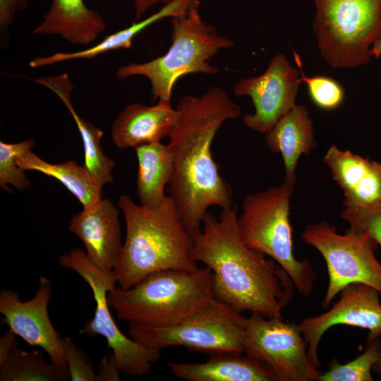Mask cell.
Returning <instances> with one entry per match:
<instances>
[{
  "instance_id": "30bf717a",
  "label": "cell",
  "mask_w": 381,
  "mask_h": 381,
  "mask_svg": "<svg viewBox=\"0 0 381 381\" xmlns=\"http://www.w3.org/2000/svg\"><path fill=\"white\" fill-rule=\"evenodd\" d=\"M59 264L76 272L90 287L96 303L94 318L86 322L81 331L87 335L104 337L119 364L121 373L131 376L148 374L161 357V351L147 347L125 336L110 313L108 292L116 286L114 271L104 270L94 265L86 253L73 248L59 257Z\"/></svg>"
},
{
  "instance_id": "9a60e30c",
  "label": "cell",
  "mask_w": 381,
  "mask_h": 381,
  "mask_svg": "<svg viewBox=\"0 0 381 381\" xmlns=\"http://www.w3.org/2000/svg\"><path fill=\"white\" fill-rule=\"evenodd\" d=\"M119 213L110 200L102 199L74 215L68 226L84 243L90 260L104 270H114L123 246Z\"/></svg>"
},
{
  "instance_id": "1f68e13d",
  "label": "cell",
  "mask_w": 381,
  "mask_h": 381,
  "mask_svg": "<svg viewBox=\"0 0 381 381\" xmlns=\"http://www.w3.org/2000/svg\"><path fill=\"white\" fill-rule=\"evenodd\" d=\"M26 0H0V25L6 29L12 23L18 11L26 6Z\"/></svg>"
},
{
  "instance_id": "4fadbf2b",
  "label": "cell",
  "mask_w": 381,
  "mask_h": 381,
  "mask_svg": "<svg viewBox=\"0 0 381 381\" xmlns=\"http://www.w3.org/2000/svg\"><path fill=\"white\" fill-rule=\"evenodd\" d=\"M339 301L327 311L303 319L298 326L308 346V354L319 368V343L326 331L344 325L368 330L367 343L381 337L380 294L364 284H351L340 293Z\"/></svg>"
},
{
  "instance_id": "277c9868",
  "label": "cell",
  "mask_w": 381,
  "mask_h": 381,
  "mask_svg": "<svg viewBox=\"0 0 381 381\" xmlns=\"http://www.w3.org/2000/svg\"><path fill=\"white\" fill-rule=\"evenodd\" d=\"M213 297V275L205 266L155 272L131 288L114 286L107 301L120 320L163 327L181 322Z\"/></svg>"
},
{
  "instance_id": "484cf974",
  "label": "cell",
  "mask_w": 381,
  "mask_h": 381,
  "mask_svg": "<svg viewBox=\"0 0 381 381\" xmlns=\"http://www.w3.org/2000/svg\"><path fill=\"white\" fill-rule=\"evenodd\" d=\"M380 340L366 343L364 351L353 360L341 364L334 359L318 381H372L373 368L379 359Z\"/></svg>"
},
{
  "instance_id": "83f0119b",
  "label": "cell",
  "mask_w": 381,
  "mask_h": 381,
  "mask_svg": "<svg viewBox=\"0 0 381 381\" xmlns=\"http://www.w3.org/2000/svg\"><path fill=\"white\" fill-rule=\"evenodd\" d=\"M294 58L299 67L301 82L306 84L313 102L323 109L330 110L339 106L344 95L340 84L327 76H306L302 69L300 56L296 52H294Z\"/></svg>"
},
{
  "instance_id": "603a6c76",
  "label": "cell",
  "mask_w": 381,
  "mask_h": 381,
  "mask_svg": "<svg viewBox=\"0 0 381 381\" xmlns=\"http://www.w3.org/2000/svg\"><path fill=\"white\" fill-rule=\"evenodd\" d=\"M138 159L137 194L141 205L153 207L167 197L174 171V157L169 144L145 143L134 147Z\"/></svg>"
},
{
  "instance_id": "52a82bcc",
  "label": "cell",
  "mask_w": 381,
  "mask_h": 381,
  "mask_svg": "<svg viewBox=\"0 0 381 381\" xmlns=\"http://www.w3.org/2000/svg\"><path fill=\"white\" fill-rule=\"evenodd\" d=\"M313 28L322 59L334 68L368 64L381 40V0H314Z\"/></svg>"
},
{
  "instance_id": "4316f807",
  "label": "cell",
  "mask_w": 381,
  "mask_h": 381,
  "mask_svg": "<svg viewBox=\"0 0 381 381\" xmlns=\"http://www.w3.org/2000/svg\"><path fill=\"white\" fill-rule=\"evenodd\" d=\"M35 141L32 138L17 143H6L0 141V186L6 191H11L9 185L18 190H24L31 187L32 183L17 162L18 157L27 150H31Z\"/></svg>"
},
{
  "instance_id": "5b68a950",
  "label": "cell",
  "mask_w": 381,
  "mask_h": 381,
  "mask_svg": "<svg viewBox=\"0 0 381 381\" xmlns=\"http://www.w3.org/2000/svg\"><path fill=\"white\" fill-rule=\"evenodd\" d=\"M199 6L198 0H193L185 13L172 18L171 44L164 55L142 64L121 66L116 77L119 80L145 77L151 85L153 100L171 101L174 85L181 77L189 73H217L219 70L209 61L234 43L202 19Z\"/></svg>"
},
{
  "instance_id": "5bb4252c",
  "label": "cell",
  "mask_w": 381,
  "mask_h": 381,
  "mask_svg": "<svg viewBox=\"0 0 381 381\" xmlns=\"http://www.w3.org/2000/svg\"><path fill=\"white\" fill-rule=\"evenodd\" d=\"M49 279L40 277L35 296L21 301L16 291L0 292V313L3 322L30 346H39L49 356L52 363L67 367L61 345V337L53 326L48 313L52 296Z\"/></svg>"
},
{
  "instance_id": "3957f363",
  "label": "cell",
  "mask_w": 381,
  "mask_h": 381,
  "mask_svg": "<svg viewBox=\"0 0 381 381\" xmlns=\"http://www.w3.org/2000/svg\"><path fill=\"white\" fill-rule=\"evenodd\" d=\"M118 206L126 222L125 240L113 270L119 287L131 288L163 270L198 268L190 257L193 238L169 195L159 205L147 207L123 195Z\"/></svg>"
},
{
  "instance_id": "e575fe53",
  "label": "cell",
  "mask_w": 381,
  "mask_h": 381,
  "mask_svg": "<svg viewBox=\"0 0 381 381\" xmlns=\"http://www.w3.org/2000/svg\"><path fill=\"white\" fill-rule=\"evenodd\" d=\"M373 372L377 375H381V341L379 346V359L374 365Z\"/></svg>"
},
{
  "instance_id": "ac0fdd59",
  "label": "cell",
  "mask_w": 381,
  "mask_h": 381,
  "mask_svg": "<svg viewBox=\"0 0 381 381\" xmlns=\"http://www.w3.org/2000/svg\"><path fill=\"white\" fill-rule=\"evenodd\" d=\"M107 29L103 17L84 0H52L34 35H59L73 45L87 46Z\"/></svg>"
},
{
  "instance_id": "836d02e7",
  "label": "cell",
  "mask_w": 381,
  "mask_h": 381,
  "mask_svg": "<svg viewBox=\"0 0 381 381\" xmlns=\"http://www.w3.org/2000/svg\"><path fill=\"white\" fill-rule=\"evenodd\" d=\"M173 1L174 0H131L133 4L135 16L137 19H139L153 6L159 3L167 4Z\"/></svg>"
},
{
  "instance_id": "7a4b0ae2",
  "label": "cell",
  "mask_w": 381,
  "mask_h": 381,
  "mask_svg": "<svg viewBox=\"0 0 381 381\" xmlns=\"http://www.w3.org/2000/svg\"><path fill=\"white\" fill-rule=\"evenodd\" d=\"M237 211L234 205L222 209L218 217L207 211L201 231L193 237L190 257L211 270L215 298L240 313L283 318L294 284L274 260L246 245Z\"/></svg>"
},
{
  "instance_id": "d590c367",
  "label": "cell",
  "mask_w": 381,
  "mask_h": 381,
  "mask_svg": "<svg viewBox=\"0 0 381 381\" xmlns=\"http://www.w3.org/2000/svg\"><path fill=\"white\" fill-rule=\"evenodd\" d=\"M372 56L379 58L381 56V40L372 49Z\"/></svg>"
},
{
  "instance_id": "f1b7e54d",
  "label": "cell",
  "mask_w": 381,
  "mask_h": 381,
  "mask_svg": "<svg viewBox=\"0 0 381 381\" xmlns=\"http://www.w3.org/2000/svg\"><path fill=\"white\" fill-rule=\"evenodd\" d=\"M341 216L349 229L367 233L381 247V203L361 209L344 207Z\"/></svg>"
},
{
  "instance_id": "8992f818",
  "label": "cell",
  "mask_w": 381,
  "mask_h": 381,
  "mask_svg": "<svg viewBox=\"0 0 381 381\" xmlns=\"http://www.w3.org/2000/svg\"><path fill=\"white\" fill-rule=\"evenodd\" d=\"M295 183L284 179L278 186L246 196L238 226L246 245L274 260L289 274L298 293L308 296L317 274L309 261L298 260L294 254L289 214Z\"/></svg>"
},
{
  "instance_id": "6da1fadb",
  "label": "cell",
  "mask_w": 381,
  "mask_h": 381,
  "mask_svg": "<svg viewBox=\"0 0 381 381\" xmlns=\"http://www.w3.org/2000/svg\"><path fill=\"white\" fill-rule=\"evenodd\" d=\"M176 108L180 118L169 136L174 171L167 195L193 238L201 231L210 207L234 205L232 187L222 176L211 147L222 124L238 118L241 109L217 87H210L200 96L183 97Z\"/></svg>"
},
{
  "instance_id": "e0dca14e",
  "label": "cell",
  "mask_w": 381,
  "mask_h": 381,
  "mask_svg": "<svg viewBox=\"0 0 381 381\" xmlns=\"http://www.w3.org/2000/svg\"><path fill=\"white\" fill-rule=\"evenodd\" d=\"M179 118L180 112L171 106V101L159 99L153 106L132 103L114 121L111 138L119 149L160 142L169 136Z\"/></svg>"
},
{
  "instance_id": "d4e9b609",
  "label": "cell",
  "mask_w": 381,
  "mask_h": 381,
  "mask_svg": "<svg viewBox=\"0 0 381 381\" xmlns=\"http://www.w3.org/2000/svg\"><path fill=\"white\" fill-rule=\"evenodd\" d=\"M67 367L47 363L42 351H26L18 342L0 363L1 381H66Z\"/></svg>"
},
{
  "instance_id": "8fae6325",
  "label": "cell",
  "mask_w": 381,
  "mask_h": 381,
  "mask_svg": "<svg viewBox=\"0 0 381 381\" xmlns=\"http://www.w3.org/2000/svg\"><path fill=\"white\" fill-rule=\"evenodd\" d=\"M244 353L270 367L277 381H318L322 373L310 359L298 325L283 318L250 313Z\"/></svg>"
},
{
  "instance_id": "ba28073f",
  "label": "cell",
  "mask_w": 381,
  "mask_h": 381,
  "mask_svg": "<svg viewBox=\"0 0 381 381\" xmlns=\"http://www.w3.org/2000/svg\"><path fill=\"white\" fill-rule=\"evenodd\" d=\"M246 317L214 296L181 322L163 327L128 324L130 337L154 349L180 346L210 354L244 353Z\"/></svg>"
},
{
  "instance_id": "4dcf8cb0",
  "label": "cell",
  "mask_w": 381,
  "mask_h": 381,
  "mask_svg": "<svg viewBox=\"0 0 381 381\" xmlns=\"http://www.w3.org/2000/svg\"><path fill=\"white\" fill-rule=\"evenodd\" d=\"M121 373L119 364L114 353L111 351L104 356L98 364L97 381H119Z\"/></svg>"
},
{
  "instance_id": "2e32d148",
  "label": "cell",
  "mask_w": 381,
  "mask_h": 381,
  "mask_svg": "<svg viewBox=\"0 0 381 381\" xmlns=\"http://www.w3.org/2000/svg\"><path fill=\"white\" fill-rule=\"evenodd\" d=\"M324 162L344 192L345 207L361 209L381 203V164L332 145Z\"/></svg>"
},
{
  "instance_id": "f546056e",
  "label": "cell",
  "mask_w": 381,
  "mask_h": 381,
  "mask_svg": "<svg viewBox=\"0 0 381 381\" xmlns=\"http://www.w3.org/2000/svg\"><path fill=\"white\" fill-rule=\"evenodd\" d=\"M61 345L71 381H97L90 357L69 337L61 338Z\"/></svg>"
},
{
  "instance_id": "d6a6232c",
  "label": "cell",
  "mask_w": 381,
  "mask_h": 381,
  "mask_svg": "<svg viewBox=\"0 0 381 381\" xmlns=\"http://www.w3.org/2000/svg\"><path fill=\"white\" fill-rule=\"evenodd\" d=\"M16 334L9 328L0 338V363L6 358L13 346L18 342Z\"/></svg>"
},
{
  "instance_id": "ffe728a7",
  "label": "cell",
  "mask_w": 381,
  "mask_h": 381,
  "mask_svg": "<svg viewBox=\"0 0 381 381\" xmlns=\"http://www.w3.org/2000/svg\"><path fill=\"white\" fill-rule=\"evenodd\" d=\"M54 92L72 115L80 134L84 148V166L100 188L114 181L112 170L115 162L103 152L100 141L103 132L83 119L75 110L71 101L73 85L66 73L32 79Z\"/></svg>"
},
{
  "instance_id": "d6986e66",
  "label": "cell",
  "mask_w": 381,
  "mask_h": 381,
  "mask_svg": "<svg viewBox=\"0 0 381 381\" xmlns=\"http://www.w3.org/2000/svg\"><path fill=\"white\" fill-rule=\"evenodd\" d=\"M168 366L188 381H277L270 367L245 353H216L205 363L169 362Z\"/></svg>"
},
{
  "instance_id": "9c48e42d",
  "label": "cell",
  "mask_w": 381,
  "mask_h": 381,
  "mask_svg": "<svg viewBox=\"0 0 381 381\" xmlns=\"http://www.w3.org/2000/svg\"><path fill=\"white\" fill-rule=\"evenodd\" d=\"M302 238L324 258L329 276L323 308L351 284H364L381 295V263L375 252L377 243L367 234L348 229L344 234L322 221L306 227Z\"/></svg>"
},
{
  "instance_id": "7c38bea8",
  "label": "cell",
  "mask_w": 381,
  "mask_h": 381,
  "mask_svg": "<svg viewBox=\"0 0 381 381\" xmlns=\"http://www.w3.org/2000/svg\"><path fill=\"white\" fill-rule=\"evenodd\" d=\"M298 71L282 53L276 54L265 71L243 78L233 86L236 96H248L254 105L253 114H246L243 121L248 128L266 133L296 104L301 82Z\"/></svg>"
},
{
  "instance_id": "cb8c5ba5",
  "label": "cell",
  "mask_w": 381,
  "mask_h": 381,
  "mask_svg": "<svg viewBox=\"0 0 381 381\" xmlns=\"http://www.w3.org/2000/svg\"><path fill=\"white\" fill-rule=\"evenodd\" d=\"M17 162L25 171H37L58 180L78 198L83 209L92 208L102 200V188L84 165L80 166L74 161L51 164L31 150L20 154Z\"/></svg>"
},
{
  "instance_id": "44dd1931",
  "label": "cell",
  "mask_w": 381,
  "mask_h": 381,
  "mask_svg": "<svg viewBox=\"0 0 381 381\" xmlns=\"http://www.w3.org/2000/svg\"><path fill=\"white\" fill-rule=\"evenodd\" d=\"M265 143L283 158L285 178L296 181V168L302 155H308L315 145L313 121L306 108L295 104L265 133Z\"/></svg>"
},
{
  "instance_id": "7402d4cb",
  "label": "cell",
  "mask_w": 381,
  "mask_h": 381,
  "mask_svg": "<svg viewBox=\"0 0 381 381\" xmlns=\"http://www.w3.org/2000/svg\"><path fill=\"white\" fill-rule=\"evenodd\" d=\"M192 1L193 0H174L165 4L150 16L107 36L91 47L73 52H59L37 57L30 61L29 66L36 68L71 60L92 59L111 51L128 49L132 46L133 39L143 30L162 18L183 14L188 10Z\"/></svg>"
}]
</instances>
